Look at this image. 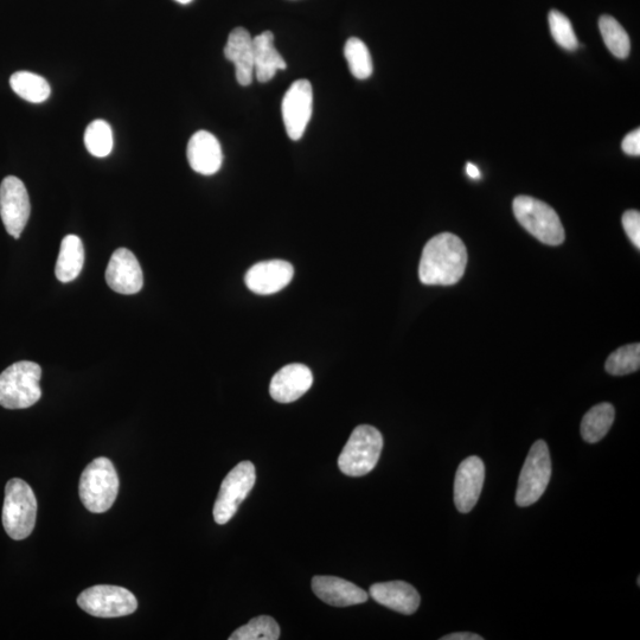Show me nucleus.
<instances>
[{
	"mask_svg": "<svg viewBox=\"0 0 640 640\" xmlns=\"http://www.w3.org/2000/svg\"><path fill=\"white\" fill-rule=\"evenodd\" d=\"M467 251L462 239L451 233L434 236L422 251L419 278L428 286L457 284L466 270Z\"/></svg>",
	"mask_w": 640,
	"mask_h": 640,
	"instance_id": "1",
	"label": "nucleus"
},
{
	"mask_svg": "<svg viewBox=\"0 0 640 640\" xmlns=\"http://www.w3.org/2000/svg\"><path fill=\"white\" fill-rule=\"evenodd\" d=\"M42 368L35 362L12 364L0 374V406L25 409L40 401Z\"/></svg>",
	"mask_w": 640,
	"mask_h": 640,
	"instance_id": "2",
	"label": "nucleus"
},
{
	"mask_svg": "<svg viewBox=\"0 0 640 640\" xmlns=\"http://www.w3.org/2000/svg\"><path fill=\"white\" fill-rule=\"evenodd\" d=\"M119 492V476L110 459L93 460L80 479V498L88 511L104 514L113 507Z\"/></svg>",
	"mask_w": 640,
	"mask_h": 640,
	"instance_id": "3",
	"label": "nucleus"
},
{
	"mask_svg": "<svg viewBox=\"0 0 640 640\" xmlns=\"http://www.w3.org/2000/svg\"><path fill=\"white\" fill-rule=\"evenodd\" d=\"M37 516V499L30 485L24 480H9L5 488L3 527L12 540L27 539L34 531Z\"/></svg>",
	"mask_w": 640,
	"mask_h": 640,
	"instance_id": "4",
	"label": "nucleus"
},
{
	"mask_svg": "<svg viewBox=\"0 0 640 640\" xmlns=\"http://www.w3.org/2000/svg\"><path fill=\"white\" fill-rule=\"evenodd\" d=\"M382 448L383 437L377 428L369 425L356 427L339 454V470L350 477L368 475L379 463Z\"/></svg>",
	"mask_w": 640,
	"mask_h": 640,
	"instance_id": "5",
	"label": "nucleus"
},
{
	"mask_svg": "<svg viewBox=\"0 0 640 640\" xmlns=\"http://www.w3.org/2000/svg\"><path fill=\"white\" fill-rule=\"evenodd\" d=\"M512 209L521 226L544 245L559 246L565 241L560 217L547 203L529 196H518Z\"/></svg>",
	"mask_w": 640,
	"mask_h": 640,
	"instance_id": "6",
	"label": "nucleus"
},
{
	"mask_svg": "<svg viewBox=\"0 0 640 640\" xmlns=\"http://www.w3.org/2000/svg\"><path fill=\"white\" fill-rule=\"evenodd\" d=\"M552 477V459L546 441L539 440L531 446L523 465L516 492L518 507L533 505L543 496Z\"/></svg>",
	"mask_w": 640,
	"mask_h": 640,
	"instance_id": "7",
	"label": "nucleus"
},
{
	"mask_svg": "<svg viewBox=\"0 0 640 640\" xmlns=\"http://www.w3.org/2000/svg\"><path fill=\"white\" fill-rule=\"evenodd\" d=\"M83 611L98 618L130 616L137 611L138 600L124 587L99 585L87 588L78 598Z\"/></svg>",
	"mask_w": 640,
	"mask_h": 640,
	"instance_id": "8",
	"label": "nucleus"
},
{
	"mask_svg": "<svg viewBox=\"0 0 640 640\" xmlns=\"http://www.w3.org/2000/svg\"><path fill=\"white\" fill-rule=\"evenodd\" d=\"M255 480V466L251 462H242L228 473L214 505V520L217 524L222 526L232 520L241 503L254 488Z\"/></svg>",
	"mask_w": 640,
	"mask_h": 640,
	"instance_id": "9",
	"label": "nucleus"
},
{
	"mask_svg": "<svg viewBox=\"0 0 640 640\" xmlns=\"http://www.w3.org/2000/svg\"><path fill=\"white\" fill-rule=\"evenodd\" d=\"M30 213L29 194L24 183L15 176L4 178L0 185V217L12 238H21Z\"/></svg>",
	"mask_w": 640,
	"mask_h": 640,
	"instance_id": "10",
	"label": "nucleus"
},
{
	"mask_svg": "<svg viewBox=\"0 0 640 640\" xmlns=\"http://www.w3.org/2000/svg\"><path fill=\"white\" fill-rule=\"evenodd\" d=\"M313 91L310 81L297 80L288 88L281 105L287 136L292 140L304 137L312 117Z\"/></svg>",
	"mask_w": 640,
	"mask_h": 640,
	"instance_id": "11",
	"label": "nucleus"
},
{
	"mask_svg": "<svg viewBox=\"0 0 640 640\" xmlns=\"http://www.w3.org/2000/svg\"><path fill=\"white\" fill-rule=\"evenodd\" d=\"M485 482V465L477 456L466 458L454 478V504L462 514L476 507Z\"/></svg>",
	"mask_w": 640,
	"mask_h": 640,
	"instance_id": "12",
	"label": "nucleus"
},
{
	"mask_svg": "<svg viewBox=\"0 0 640 640\" xmlns=\"http://www.w3.org/2000/svg\"><path fill=\"white\" fill-rule=\"evenodd\" d=\"M106 281L114 292L120 294H136L142 290L143 271L136 256L126 248L115 251L108 262Z\"/></svg>",
	"mask_w": 640,
	"mask_h": 640,
	"instance_id": "13",
	"label": "nucleus"
},
{
	"mask_svg": "<svg viewBox=\"0 0 640 640\" xmlns=\"http://www.w3.org/2000/svg\"><path fill=\"white\" fill-rule=\"evenodd\" d=\"M294 268L284 260L262 261L249 268L245 283L249 290L260 296L278 293L291 283Z\"/></svg>",
	"mask_w": 640,
	"mask_h": 640,
	"instance_id": "14",
	"label": "nucleus"
},
{
	"mask_svg": "<svg viewBox=\"0 0 640 640\" xmlns=\"http://www.w3.org/2000/svg\"><path fill=\"white\" fill-rule=\"evenodd\" d=\"M312 384L313 375L309 367L300 363L288 364L273 376L270 393L277 402L291 403L309 392Z\"/></svg>",
	"mask_w": 640,
	"mask_h": 640,
	"instance_id": "15",
	"label": "nucleus"
},
{
	"mask_svg": "<svg viewBox=\"0 0 640 640\" xmlns=\"http://www.w3.org/2000/svg\"><path fill=\"white\" fill-rule=\"evenodd\" d=\"M312 590L324 603L335 607L360 605L368 600V593L361 587L336 576H315Z\"/></svg>",
	"mask_w": 640,
	"mask_h": 640,
	"instance_id": "16",
	"label": "nucleus"
},
{
	"mask_svg": "<svg viewBox=\"0 0 640 640\" xmlns=\"http://www.w3.org/2000/svg\"><path fill=\"white\" fill-rule=\"evenodd\" d=\"M187 156L191 169L204 176L215 175L223 163L221 144L207 131H198L191 137Z\"/></svg>",
	"mask_w": 640,
	"mask_h": 640,
	"instance_id": "17",
	"label": "nucleus"
},
{
	"mask_svg": "<svg viewBox=\"0 0 640 640\" xmlns=\"http://www.w3.org/2000/svg\"><path fill=\"white\" fill-rule=\"evenodd\" d=\"M370 597L376 603L395 612L411 616L420 606V594L405 581L381 582L370 587Z\"/></svg>",
	"mask_w": 640,
	"mask_h": 640,
	"instance_id": "18",
	"label": "nucleus"
},
{
	"mask_svg": "<svg viewBox=\"0 0 640 640\" xmlns=\"http://www.w3.org/2000/svg\"><path fill=\"white\" fill-rule=\"evenodd\" d=\"M224 56L235 66L236 80L249 86L254 78L253 37L245 28H236L228 37Z\"/></svg>",
	"mask_w": 640,
	"mask_h": 640,
	"instance_id": "19",
	"label": "nucleus"
},
{
	"mask_svg": "<svg viewBox=\"0 0 640 640\" xmlns=\"http://www.w3.org/2000/svg\"><path fill=\"white\" fill-rule=\"evenodd\" d=\"M254 75L261 83L271 81L279 70H285L287 64L274 46V35L271 31L253 38Z\"/></svg>",
	"mask_w": 640,
	"mask_h": 640,
	"instance_id": "20",
	"label": "nucleus"
},
{
	"mask_svg": "<svg viewBox=\"0 0 640 640\" xmlns=\"http://www.w3.org/2000/svg\"><path fill=\"white\" fill-rule=\"evenodd\" d=\"M83 262H85V249L79 236L67 235L61 242L59 259L56 262L55 274L61 283H70L79 277Z\"/></svg>",
	"mask_w": 640,
	"mask_h": 640,
	"instance_id": "21",
	"label": "nucleus"
},
{
	"mask_svg": "<svg viewBox=\"0 0 640 640\" xmlns=\"http://www.w3.org/2000/svg\"><path fill=\"white\" fill-rule=\"evenodd\" d=\"M616 411L611 403H599L586 413L581 422V435L588 444L598 443L611 430Z\"/></svg>",
	"mask_w": 640,
	"mask_h": 640,
	"instance_id": "22",
	"label": "nucleus"
},
{
	"mask_svg": "<svg viewBox=\"0 0 640 640\" xmlns=\"http://www.w3.org/2000/svg\"><path fill=\"white\" fill-rule=\"evenodd\" d=\"M10 86L19 98L32 104H42L47 101L51 88L42 76L30 72H17L10 78Z\"/></svg>",
	"mask_w": 640,
	"mask_h": 640,
	"instance_id": "23",
	"label": "nucleus"
},
{
	"mask_svg": "<svg viewBox=\"0 0 640 640\" xmlns=\"http://www.w3.org/2000/svg\"><path fill=\"white\" fill-rule=\"evenodd\" d=\"M599 28L608 50L618 59H626L631 49L630 38L617 19L605 15L600 18Z\"/></svg>",
	"mask_w": 640,
	"mask_h": 640,
	"instance_id": "24",
	"label": "nucleus"
},
{
	"mask_svg": "<svg viewBox=\"0 0 640 640\" xmlns=\"http://www.w3.org/2000/svg\"><path fill=\"white\" fill-rule=\"evenodd\" d=\"M345 60L357 80H367L373 74V59L366 44L360 38H349L344 47Z\"/></svg>",
	"mask_w": 640,
	"mask_h": 640,
	"instance_id": "25",
	"label": "nucleus"
},
{
	"mask_svg": "<svg viewBox=\"0 0 640 640\" xmlns=\"http://www.w3.org/2000/svg\"><path fill=\"white\" fill-rule=\"evenodd\" d=\"M85 145L91 155L105 158L113 150V133L110 124L105 120H95L89 124L85 132Z\"/></svg>",
	"mask_w": 640,
	"mask_h": 640,
	"instance_id": "26",
	"label": "nucleus"
},
{
	"mask_svg": "<svg viewBox=\"0 0 640 640\" xmlns=\"http://www.w3.org/2000/svg\"><path fill=\"white\" fill-rule=\"evenodd\" d=\"M279 637V624L270 616H260L239 627L229 640H277Z\"/></svg>",
	"mask_w": 640,
	"mask_h": 640,
	"instance_id": "27",
	"label": "nucleus"
},
{
	"mask_svg": "<svg viewBox=\"0 0 640 640\" xmlns=\"http://www.w3.org/2000/svg\"><path fill=\"white\" fill-rule=\"evenodd\" d=\"M640 367V345L639 343L625 345L614 351L607 358L605 368L608 374L613 376H624L636 373Z\"/></svg>",
	"mask_w": 640,
	"mask_h": 640,
	"instance_id": "28",
	"label": "nucleus"
},
{
	"mask_svg": "<svg viewBox=\"0 0 640 640\" xmlns=\"http://www.w3.org/2000/svg\"><path fill=\"white\" fill-rule=\"evenodd\" d=\"M549 28L555 42L558 43L560 47L569 51L578 49L579 42L578 38H576L572 23L565 15L561 14V12L555 10L550 11Z\"/></svg>",
	"mask_w": 640,
	"mask_h": 640,
	"instance_id": "29",
	"label": "nucleus"
},
{
	"mask_svg": "<svg viewBox=\"0 0 640 640\" xmlns=\"http://www.w3.org/2000/svg\"><path fill=\"white\" fill-rule=\"evenodd\" d=\"M623 227L627 236L637 249L640 248V214L637 210H629L623 215Z\"/></svg>",
	"mask_w": 640,
	"mask_h": 640,
	"instance_id": "30",
	"label": "nucleus"
},
{
	"mask_svg": "<svg viewBox=\"0 0 640 640\" xmlns=\"http://www.w3.org/2000/svg\"><path fill=\"white\" fill-rule=\"evenodd\" d=\"M622 149L626 155L639 156L640 155V130L632 131L627 134L623 140Z\"/></svg>",
	"mask_w": 640,
	"mask_h": 640,
	"instance_id": "31",
	"label": "nucleus"
},
{
	"mask_svg": "<svg viewBox=\"0 0 640 640\" xmlns=\"http://www.w3.org/2000/svg\"><path fill=\"white\" fill-rule=\"evenodd\" d=\"M441 640H483L482 636L476 635V633L471 632H457L451 633V635H447L440 638Z\"/></svg>",
	"mask_w": 640,
	"mask_h": 640,
	"instance_id": "32",
	"label": "nucleus"
},
{
	"mask_svg": "<svg viewBox=\"0 0 640 640\" xmlns=\"http://www.w3.org/2000/svg\"><path fill=\"white\" fill-rule=\"evenodd\" d=\"M466 174L472 179H480L482 177V172H480L478 166L471 163L466 164Z\"/></svg>",
	"mask_w": 640,
	"mask_h": 640,
	"instance_id": "33",
	"label": "nucleus"
},
{
	"mask_svg": "<svg viewBox=\"0 0 640 640\" xmlns=\"http://www.w3.org/2000/svg\"><path fill=\"white\" fill-rule=\"evenodd\" d=\"M176 2L181 3V4H189L192 2V0H176Z\"/></svg>",
	"mask_w": 640,
	"mask_h": 640,
	"instance_id": "34",
	"label": "nucleus"
}]
</instances>
